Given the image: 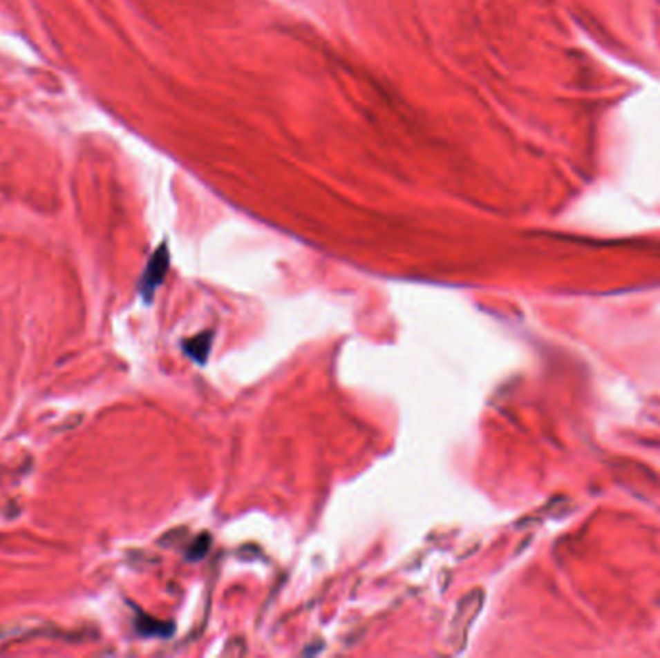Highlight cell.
Wrapping results in <instances>:
<instances>
[{
    "label": "cell",
    "mask_w": 660,
    "mask_h": 658,
    "mask_svg": "<svg viewBox=\"0 0 660 658\" xmlns=\"http://www.w3.org/2000/svg\"><path fill=\"white\" fill-rule=\"evenodd\" d=\"M168 271V249L167 245H160L155 255L149 259V263L145 267V273L141 276L140 282V292L143 296V300L151 301L153 293L158 286L162 284L164 276Z\"/></svg>",
    "instance_id": "1"
},
{
    "label": "cell",
    "mask_w": 660,
    "mask_h": 658,
    "mask_svg": "<svg viewBox=\"0 0 660 658\" xmlns=\"http://www.w3.org/2000/svg\"><path fill=\"white\" fill-rule=\"evenodd\" d=\"M211 340H213V334H211V332H201V334L196 336V338L184 342V348H186L187 356L196 359L199 365H203L205 359L209 358Z\"/></svg>",
    "instance_id": "2"
}]
</instances>
